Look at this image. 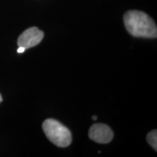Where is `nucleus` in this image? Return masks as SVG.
Instances as JSON below:
<instances>
[{
  "mask_svg": "<svg viewBox=\"0 0 157 157\" xmlns=\"http://www.w3.org/2000/svg\"><path fill=\"white\" fill-rule=\"evenodd\" d=\"M2 101V95H1V94H0V103H1Z\"/></svg>",
  "mask_w": 157,
  "mask_h": 157,
  "instance_id": "obj_8",
  "label": "nucleus"
},
{
  "mask_svg": "<svg viewBox=\"0 0 157 157\" xmlns=\"http://www.w3.org/2000/svg\"><path fill=\"white\" fill-rule=\"evenodd\" d=\"M113 133L111 129L104 124H95L90 127L89 137L98 143H108L112 140Z\"/></svg>",
  "mask_w": 157,
  "mask_h": 157,
  "instance_id": "obj_4",
  "label": "nucleus"
},
{
  "mask_svg": "<svg viewBox=\"0 0 157 157\" xmlns=\"http://www.w3.org/2000/svg\"><path fill=\"white\" fill-rule=\"evenodd\" d=\"M147 141L155 151L157 150V132L156 129L152 130L147 135Z\"/></svg>",
  "mask_w": 157,
  "mask_h": 157,
  "instance_id": "obj_5",
  "label": "nucleus"
},
{
  "mask_svg": "<svg viewBox=\"0 0 157 157\" xmlns=\"http://www.w3.org/2000/svg\"><path fill=\"white\" fill-rule=\"evenodd\" d=\"M92 118H93V120H97V119H98V117H97V116H93V117H92Z\"/></svg>",
  "mask_w": 157,
  "mask_h": 157,
  "instance_id": "obj_7",
  "label": "nucleus"
},
{
  "mask_svg": "<svg viewBox=\"0 0 157 157\" xmlns=\"http://www.w3.org/2000/svg\"><path fill=\"white\" fill-rule=\"evenodd\" d=\"M44 38V32L36 27H31L20 35L17 39L18 47H23L25 50L36 46Z\"/></svg>",
  "mask_w": 157,
  "mask_h": 157,
  "instance_id": "obj_3",
  "label": "nucleus"
},
{
  "mask_svg": "<svg viewBox=\"0 0 157 157\" xmlns=\"http://www.w3.org/2000/svg\"><path fill=\"white\" fill-rule=\"evenodd\" d=\"M124 23L132 36L143 38H156L157 28L154 21L146 13L129 10L124 15Z\"/></svg>",
  "mask_w": 157,
  "mask_h": 157,
  "instance_id": "obj_1",
  "label": "nucleus"
},
{
  "mask_svg": "<svg viewBox=\"0 0 157 157\" xmlns=\"http://www.w3.org/2000/svg\"><path fill=\"white\" fill-rule=\"evenodd\" d=\"M42 129L47 137L57 146L64 148L71 143L72 135L69 129L56 119H46L43 122Z\"/></svg>",
  "mask_w": 157,
  "mask_h": 157,
  "instance_id": "obj_2",
  "label": "nucleus"
},
{
  "mask_svg": "<svg viewBox=\"0 0 157 157\" xmlns=\"http://www.w3.org/2000/svg\"><path fill=\"white\" fill-rule=\"evenodd\" d=\"M25 50V49L24 48H23V47H18V49L17 50V52H18V53H22V52H24Z\"/></svg>",
  "mask_w": 157,
  "mask_h": 157,
  "instance_id": "obj_6",
  "label": "nucleus"
}]
</instances>
